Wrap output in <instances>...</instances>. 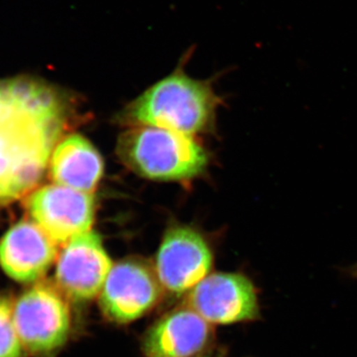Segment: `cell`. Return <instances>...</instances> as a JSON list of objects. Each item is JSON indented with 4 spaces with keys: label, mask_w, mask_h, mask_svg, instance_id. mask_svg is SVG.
<instances>
[{
    "label": "cell",
    "mask_w": 357,
    "mask_h": 357,
    "mask_svg": "<svg viewBox=\"0 0 357 357\" xmlns=\"http://www.w3.org/2000/svg\"></svg>",
    "instance_id": "15"
},
{
    "label": "cell",
    "mask_w": 357,
    "mask_h": 357,
    "mask_svg": "<svg viewBox=\"0 0 357 357\" xmlns=\"http://www.w3.org/2000/svg\"><path fill=\"white\" fill-rule=\"evenodd\" d=\"M213 340V325L187 306L167 312L143 335L146 357H199Z\"/></svg>",
    "instance_id": "10"
},
{
    "label": "cell",
    "mask_w": 357,
    "mask_h": 357,
    "mask_svg": "<svg viewBox=\"0 0 357 357\" xmlns=\"http://www.w3.org/2000/svg\"><path fill=\"white\" fill-rule=\"evenodd\" d=\"M117 153L129 169L157 181H180L203 173L208 158L191 135L155 126H137L119 137Z\"/></svg>",
    "instance_id": "3"
},
{
    "label": "cell",
    "mask_w": 357,
    "mask_h": 357,
    "mask_svg": "<svg viewBox=\"0 0 357 357\" xmlns=\"http://www.w3.org/2000/svg\"><path fill=\"white\" fill-rule=\"evenodd\" d=\"M162 292L154 270L141 260L129 258L112 266L98 295V305L105 318L124 325L151 311Z\"/></svg>",
    "instance_id": "6"
},
{
    "label": "cell",
    "mask_w": 357,
    "mask_h": 357,
    "mask_svg": "<svg viewBox=\"0 0 357 357\" xmlns=\"http://www.w3.org/2000/svg\"><path fill=\"white\" fill-rule=\"evenodd\" d=\"M185 54L172 74L150 86L123 112L122 121L194 135L211 126L220 98L210 81L188 76Z\"/></svg>",
    "instance_id": "2"
},
{
    "label": "cell",
    "mask_w": 357,
    "mask_h": 357,
    "mask_svg": "<svg viewBox=\"0 0 357 357\" xmlns=\"http://www.w3.org/2000/svg\"><path fill=\"white\" fill-rule=\"evenodd\" d=\"M185 305L213 326L261 319L259 291L255 282L241 272L208 275L189 293Z\"/></svg>",
    "instance_id": "5"
},
{
    "label": "cell",
    "mask_w": 357,
    "mask_h": 357,
    "mask_svg": "<svg viewBox=\"0 0 357 357\" xmlns=\"http://www.w3.org/2000/svg\"><path fill=\"white\" fill-rule=\"evenodd\" d=\"M27 208L34 222L56 244L67 243L89 231L95 220V199L91 192L57 184L44 185L32 192Z\"/></svg>",
    "instance_id": "9"
},
{
    "label": "cell",
    "mask_w": 357,
    "mask_h": 357,
    "mask_svg": "<svg viewBox=\"0 0 357 357\" xmlns=\"http://www.w3.org/2000/svg\"><path fill=\"white\" fill-rule=\"evenodd\" d=\"M66 96L43 79H0V204L38 185L69 121Z\"/></svg>",
    "instance_id": "1"
},
{
    "label": "cell",
    "mask_w": 357,
    "mask_h": 357,
    "mask_svg": "<svg viewBox=\"0 0 357 357\" xmlns=\"http://www.w3.org/2000/svg\"><path fill=\"white\" fill-rule=\"evenodd\" d=\"M25 352L14 323L13 304L0 295V357H24Z\"/></svg>",
    "instance_id": "13"
},
{
    "label": "cell",
    "mask_w": 357,
    "mask_h": 357,
    "mask_svg": "<svg viewBox=\"0 0 357 357\" xmlns=\"http://www.w3.org/2000/svg\"><path fill=\"white\" fill-rule=\"evenodd\" d=\"M50 171L56 184L91 192L102 177L103 161L86 138L79 134H70L54 150Z\"/></svg>",
    "instance_id": "12"
},
{
    "label": "cell",
    "mask_w": 357,
    "mask_h": 357,
    "mask_svg": "<svg viewBox=\"0 0 357 357\" xmlns=\"http://www.w3.org/2000/svg\"><path fill=\"white\" fill-rule=\"evenodd\" d=\"M112 266L102 237L89 230L65 243L57 258L56 284L67 299L89 302L100 295Z\"/></svg>",
    "instance_id": "8"
},
{
    "label": "cell",
    "mask_w": 357,
    "mask_h": 357,
    "mask_svg": "<svg viewBox=\"0 0 357 357\" xmlns=\"http://www.w3.org/2000/svg\"><path fill=\"white\" fill-rule=\"evenodd\" d=\"M213 264V251L204 237L190 227H175L160 244L154 271L163 290L183 295L210 275Z\"/></svg>",
    "instance_id": "7"
},
{
    "label": "cell",
    "mask_w": 357,
    "mask_h": 357,
    "mask_svg": "<svg viewBox=\"0 0 357 357\" xmlns=\"http://www.w3.org/2000/svg\"><path fill=\"white\" fill-rule=\"evenodd\" d=\"M57 244L37 223H16L0 241V267L20 283L39 280L57 257Z\"/></svg>",
    "instance_id": "11"
},
{
    "label": "cell",
    "mask_w": 357,
    "mask_h": 357,
    "mask_svg": "<svg viewBox=\"0 0 357 357\" xmlns=\"http://www.w3.org/2000/svg\"><path fill=\"white\" fill-rule=\"evenodd\" d=\"M345 273L349 275L351 278L356 279L357 280V261L352 264L351 266L344 270Z\"/></svg>",
    "instance_id": "14"
},
{
    "label": "cell",
    "mask_w": 357,
    "mask_h": 357,
    "mask_svg": "<svg viewBox=\"0 0 357 357\" xmlns=\"http://www.w3.org/2000/svg\"><path fill=\"white\" fill-rule=\"evenodd\" d=\"M13 318L25 351L35 356L54 354L69 340L70 307L57 286L39 283L21 294L13 304Z\"/></svg>",
    "instance_id": "4"
}]
</instances>
